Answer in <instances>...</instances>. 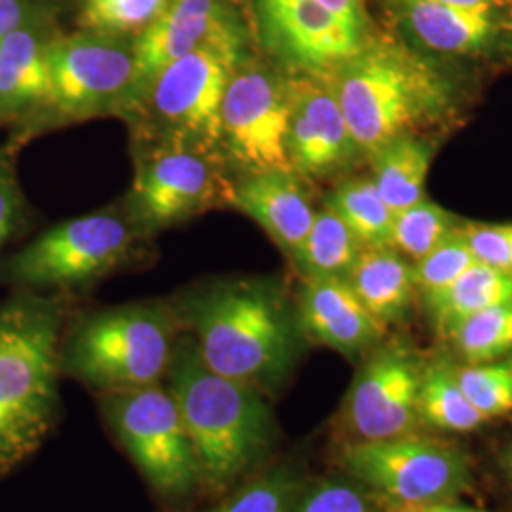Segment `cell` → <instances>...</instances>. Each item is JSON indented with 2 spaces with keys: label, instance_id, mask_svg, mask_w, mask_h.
Listing matches in <instances>:
<instances>
[{
  "label": "cell",
  "instance_id": "15",
  "mask_svg": "<svg viewBox=\"0 0 512 512\" xmlns=\"http://www.w3.org/2000/svg\"><path fill=\"white\" fill-rule=\"evenodd\" d=\"M287 150L294 173L308 177H329L361 158L325 76H293Z\"/></svg>",
  "mask_w": 512,
  "mask_h": 512
},
{
  "label": "cell",
  "instance_id": "25",
  "mask_svg": "<svg viewBox=\"0 0 512 512\" xmlns=\"http://www.w3.org/2000/svg\"><path fill=\"white\" fill-rule=\"evenodd\" d=\"M325 205L346 222L365 249L391 247L393 211L372 179H348L338 184Z\"/></svg>",
  "mask_w": 512,
  "mask_h": 512
},
{
  "label": "cell",
  "instance_id": "38",
  "mask_svg": "<svg viewBox=\"0 0 512 512\" xmlns=\"http://www.w3.org/2000/svg\"><path fill=\"white\" fill-rule=\"evenodd\" d=\"M437 2L459 8V10L499 14L512 19V0H437Z\"/></svg>",
  "mask_w": 512,
  "mask_h": 512
},
{
  "label": "cell",
  "instance_id": "29",
  "mask_svg": "<svg viewBox=\"0 0 512 512\" xmlns=\"http://www.w3.org/2000/svg\"><path fill=\"white\" fill-rule=\"evenodd\" d=\"M302 488V476L294 467L277 465L203 512H291Z\"/></svg>",
  "mask_w": 512,
  "mask_h": 512
},
{
  "label": "cell",
  "instance_id": "3",
  "mask_svg": "<svg viewBox=\"0 0 512 512\" xmlns=\"http://www.w3.org/2000/svg\"><path fill=\"white\" fill-rule=\"evenodd\" d=\"M164 380L192 440L203 488L213 494L232 490L274 440L264 393L211 370L190 336L177 340Z\"/></svg>",
  "mask_w": 512,
  "mask_h": 512
},
{
  "label": "cell",
  "instance_id": "34",
  "mask_svg": "<svg viewBox=\"0 0 512 512\" xmlns=\"http://www.w3.org/2000/svg\"><path fill=\"white\" fill-rule=\"evenodd\" d=\"M458 234L473 251L476 262L503 272H512V224H482L463 220Z\"/></svg>",
  "mask_w": 512,
  "mask_h": 512
},
{
  "label": "cell",
  "instance_id": "13",
  "mask_svg": "<svg viewBox=\"0 0 512 512\" xmlns=\"http://www.w3.org/2000/svg\"><path fill=\"white\" fill-rule=\"evenodd\" d=\"M217 158L177 143L154 148L137 165L129 196L133 224L154 232L203 213L222 192Z\"/></svg>",
  "mask_w": 512,
  "mask_h": 512
},
{
  "label": "cell",
  "instance_id": "33",
  "mask_svg": "<svg viewBox=\"0 0 512 512\" xmlns=\"http://www.w3.org/2000/svg\"><path fill=\"white\" fill-rule=\"evenodd\" d=\"M473 264H476L473 251L469 249L465 239L456 234L429 255L412 262L416 291L421 296L437 293L450 283H454L459 275L465 274Z\"/></svg>",
  "mask_w": 512,
  "mask_h": 512
},
{
  "label": "cell",
  "instance_id": "40",
  "mask_svg": "<svg viewBox=\"0 0 512 512\" xmlns=\"http://www.w3.org/2000/svg\"><path fill=\"white\" fill-rule=\"evenodd\" d=\"M499 467H501V473L505 476V480H507V484H509L512 492V444L501 452Z\"/></svg>",
  "mask_w": 512,
  "mask_h": 512
},
{
  "label": "cell",
  "instance_id": "39",
  "mask_svg": "<svg viewBox=\"0 0 512 512\" xmlns=\"http://www.w3.org/2000/svg\"><path fill=\"white\" fill-rule=\"evenodd\" d=\"M406 512H488L482 509H475L469 505H459L456 501H446V503H435V505H427L421 509H414V511Z\"/></svg>",
  "mask_w": 512,
  "mask_h": 512
},
{
  "label": "cell",
  "instance_id": "24",
  "mask_svg": "<svg viewBox=\"0 0 512 512\" xmlns=\"http://www.w3.org/2000/svg\"><path fill=\"white\" fill-rule=\"evenodd\" d=\"M363 249L346 222L325 205L315 213L308 236L291 258L304 279H348Z\"/></svg>",
  "mask_w": 512,
  "mask_h": 512
},
{
  "label": "cell",
  "instance_id": "19",
  "mask_svg": "<svg viewBox=\"0 0 512 512\" xmlns=\"http://www.w3.org/2000/svg\"><path fill=\"white\" fill-rule=\"evenodd\" d=\"M224 194L226 202L255 220L289 256L308 236L317 213L298 173L287 169L245 175Z\"/></svg>",
  "mask_w": 512,
  "mask_h": 512
},
{
  "label": "cell",
  "instance_id": "35",
  "mask_svg": "<svg viewBox=\"0 0 512 512\" xmlns=\"http://www.w3.org/2000/svg\"><path fill=\"white\" fill-rule=\"evenodd\" d=\"M23 211V198L16 175L6 160H0V228L16 230Z\"/></svg>",
  "mask_w": 512,
  "mask_h": 512
},
{
  "label": "cell",
  "instance_id": "2",
  "mask_svg": "<svg viewBox=\"0 0 512 512\" xmlns=\"http://www.w3.org/2000/svg\"><path fill=\"white\" fill-rule=\"evenodd\" d=\"M181 321L205 365L262 393L285 380L298 355V315L270 281L232 279L200 289L186 296Z\"/></svg>",
  "mask_w": 512,
  "mask_h": 512
},
{
  "label": "cell",
  "instance_id": "41",
  "mask_svg": "<svg viewBox=\"0 0 512 512\" xmlns=\"http://www.w3.org/2000/svg\"><path fill=\"white\" fill-rule=\"evenodd\" d=\"M12 234H14V230H10V228H0V249H2V245L10 239Z\"/></svg>",
  "mask_w": 512,
  "mask_h": 512
},
{
  "label": "cell",
  "instance_id": "32",
  "mask_svg": "<svg viewBox=\"0 0 512 512\" xmlns=\"http://www.w3.org/2000/svg\"><path fill=\"white\" fill-rule=\"evenodd\" d=\"M291 512H380L376 497L353 478H327L302 488Z\"/></svg>",
  "mask_w": 512,
  "mask_h": 512
},
{
  "label": "cell",
  "instance_id": "31",
  "mask_svg": "<svg viewBox=\"0 0 512 512\" xmlns=\"http://www.w3.org/2000/svg\"><path fill=\"white\" fill-rule=\"evenodd\" d=\"M459 389L476 412L486 421L512 412V366L503 363H482L454 368Z\"/></svg>",
  "mask_w": 512,
  "mask_h": 512
},
{
  "label": "cell",
  "instance_id": "30",
  "mask_svg": "<svg viewBox=\"0 0 512 512\" xmlns=\"http://www.w3.org/2000/svg\"><path fill=\"white\" fill-rule=\"evenodd\" d=\"M169 0H84L86 31L110 37H139L164 12Z\"/></svg>",
  "mask_w": 512,
  "mask_h": 512
},
{
  "label": "cell",
  "instance_id": "4",
  "mask_svg": "<svg viewBox=\"0 0 512 512\" xmlns=\"http://www.w3.org/2000/svg\"><path fill=\"white\" fill-rule=\"evenodd\" d=\"M61 311L23 298L0 308V476L29 458L57 412Z\"/></svg>",
  "mask_w": 512,
  "mask_h": 512
},
{
  "label": "cell",
  "instance_id": "14",
  "mask_svg": "<svg viewBox=\"0 0 512 512\" xmlns=\"http://www.w3.org/2000/svg\"><path fill=\"white\" fill-rule=\"evenodd\" d=\"M260 18L270 46L304 74L327 76L370 38L315 0H260Z\"/></svg>",
  "mask_w": 512,
  "mask_h": 512
},
{
  "label": "cell",
  "instance_id": "27",
  "mask_svg": "<svg viewBox=\"0 0 512 512\" xmlns=\"http://www.w3.org/2000/svg\"><path fill=\"white\" fill-rule=\"evenodd\" d=\"M461 224L463 220L454 213L423 198L393 215L391 247L416 262L435 251L444 241L454 238Z\"/></svg>",
  "mask_w": 512,
  "mask_h": 512
},
{
  "label": "cell",
  "instance_id": "42",
  "mask_svg": "<svg viewBox=\"0 0 512 512\" xmlns=\"http://www.w3.org/2000/svg\"><path fill=\"white\" fill-rule=\"evenodd\" d=\"M507 363L512 366V351L509 353V357H507Z\"/></svg>",
  "mask_w": 512,
  "mask_h": 512
},
{
  "label": "cell",
  "instance_id": "6",
  "mask_svg": "<svg viewBox=\"0 0 512 512\" xmlns=\"http://www.w3.org/2000/svg\"><path fill=\"white\" fill-rule=\"evenodd\" d=\"M338 465L391 512L456 501L473 484L471 459L459 446L418 433L346 442Z\"/></svg>",
  "mask_w": 512,
  "mask_h": 512
},
{
  "label": "cell",
  "instance_id": "20",
  "mask_svg": "<svg viewBox=\"0 0 512 512\" xmlns=\"http://www.w3.org/2000/svg\"><path fill=\"white\" fill-rule=\"evenodd\" d=\"M46 40L37 25L23 27L0 44V118H23L52 110Z\"/></svg>",
  "mask_w": 512,
  "mask_h": 512
},
{
  "label": "cell",
  "instance_id": "28",
  "mask_svg": "<svg viewBox=\"0 0 512 512\" xmlns=\"http://www.w3.org/2000/svg\"><path fill=\"white\" fill-rule=\"evenodd\" d=\"M450 342L465 365L494 363L512 351V300L495 304L465 319Z\"/></svg>",
  "mask_w": 512,
  "mask_h": 512
},
{
  "label": "cell",
  "instance_id": "5",
  "mask_svg": "<svg viewBox=\"0 0 512 512\" xmlns=\"http://www.w3.org/2000/svg\"><path fill=\"white\" fill-rule=\"evenodd\" d=\"M177 313L162 302L95 311L80 319L59 366L99 393L162 382L177 348Z\"/></svg>",
  "mask_w": 512,
  "mask_h": 512
},
{
  "label": "cell",
  "instance_id": "11",
  "mask_svg": "<svg viewBox=\"0 0 512 512\" xmlns=\"http://www.w3.org/2000/svg\"><path fill=\"white\" fill-rule=\"evenodd\" d=\"M52 110L74 120L135 109L133 42L86 31L46 44Z\"/></svg>",
  "mask_w": 512,
  "mask_h": 512
},
{
  "label": "cell",
  "instance_id": "8",
  "mask_svg": "<svg viewBox=\"0 0 512 512\" xmlns=\"http://www.w3.org/2000/svg\"><path fill=\"white\" fill-rule=\"evenodd\" d=\"M101 408L116 439L158 494L181 499L202 486L192 440L167 385L101 393Z\"/></svg>",
  "mask_w": 512,
  "mask_h": 512
},
{
  "label": "cell",
  "instance_id": "12",
  "mask_svg": "<svg viewBox=\"0 0 512 512\" xmlns=\"http://www.w3.org/2000/svg\"><path fill=\"white\" fill-rule=\"evenodd\" d=\"M423 368L425 363L403 344L376 346L366 353L342 404L340 423L348 442L418 433Z\"/></svg>",
  "mask_w": 512,
  "mask_h": 512
},
{
  "label": "cell",
  "instance_id": "1",
  "mask_svg": "<svg viewBox=\"0 0 512 512\" xmlns=\"http://www.w3.org/2000/svg\"><path fill=\"white\" fill-rule=\"evenodd\" d=\"M361 156L397 137L420 135L458 114L452 76L418 48L397 38H368L325 76Z\"/></svg>",
  "mask_w": 512,
  "mask_h": 512
},
{
  "label": "cell",
  "instance_id": "17",
  "mask_svg": "<svg viewBox=\"0 0 512 512\" xmlns=\"http://www.w3.org/2000/svg\"><path fill=\"white\" fill-rule=\"evenodd\" d=\"M239 27L241 23L228 0H169L160 18L133 40L137 67L135 107L148 82L169 63Z\"/></svg>",
  "mask_w": 512,
  "mask_h": 512
},
{
  "label": "cell",
  "instance_id": "21",
  "mask_svg": "<svg viewBox=\"0 0 512 512\" xmlns=\"http://www.w3.org/2000/svg\"><path fill=\"white\" fill-rule=\"evenodd\" d=\"M348 281L366 310L385 329L406 319L418 294L412 264L393 247L363 249Z\"/></svg>",
  "mask_w": 512,
  "mask_h": 512
},
{
  "label": "cell",
  "instance_id": "18",
  "mask_svg": "<svg viewBox=\"0 0 512 512\" xmlns=\"http://www.w3.org/2000/svg\"><path fill=\"white\" fill-rule=\"evenodd\" d=\"M296 315L308 340L349 359L370 353L384 338V325L370 315L342 277L304 279Z\"/></svg>",
  "mask_w": 512,
  "mask_h": 512
},
{
  "label": "cell",
  "instance_id": "7",
  "mask_svg": "<svg viewBox=\"0 0 512 512\" xmlns=\"http://www.w3.org/2000/svg\"><path fill=\"white\" fill-rule=\"evenodd\" d=\"M243 59L245 35L239 27L169 63L148 82L137 107L147 105L164 143L220 156V107Z\"/></svg>",
  "mask_w": 512,
  "mask_h": 512
},
{
  "label": "cell",
  "instance_id": "36",
  "mask_svg": "<svg viewBox=\"0 0 512 512\" xmlns=\"http://www.w3.org/2000/svg\"><path fill=\"white\" fill-rule=\"evenodd\" d=\"M38 23L37 6L29 0H0V44L23 27Z\"/></svg>",
  "mask_w": 512,
  "mask_h": 512
},
{
  "label": "cell",
  "instance_id": "26",
  "mask_svg": "<svg viewBox=\"0 0 512 512\" xmlns=\"http://www.w3.org/2000/svg\"><path fill=\"white\" fill-rule=\"evenodd\" d=\"M418 412L421 425L446 433H469L486 423L459 389L454 368L444 363L423 368Z\"/></svg>",
  "mask_w": 512,
  "mask_h": 512
},
{
  "label": "cell",
  "instance_id": "22",
  "mask_svg": "<svg viewBox=\"0 0 512 512\" xmlns=\"http://www.w3.org/2000/svg\"><path fill=\"white\" fill-rule=\"evenodd\" d=\"M421 298L433 330L440 338L450 340L454 330L471 315L511 302L512 272L476 262L448 287Z\"/></svg>",
  "mask_w": 512,
  "mask_h": 512
},
{
  "label": "cell",
  "instance_id": "16",
  "mask_svg": "<svg viewBox=\"0 0 512 512\" xmlns=\"http://www.w3.org/2000/svg\"><path fill=\"white\" fill-rule=\"evenodd\" d=\"M389 21L410 46L439 55H482L512 35V19L459 10L437 0H382Z\"/></svg>",
  "mask_w": 512,
  "mask_h": 512
},
{
  "label": "cell",
  "instance_id": "37",
  "mask_svg": "<svg viewBox=\"0 0 512 512\" xmlns=\"http://www.w3.org/2000/svg\"><path fill=\"white\" fill-rule=\"evenodd\" d=\"M315 2L351 29L368 35V18H366L363 0H315Z\"/></svg>",
  "mask_w": 512,
  "mask_h": 512
},
{
  "label": "cell",
  "instance_id": "10",
  "mask_svg": "<svg viewBox=\"0 0 512 512\" xmlns=\"http://www.w3.org/2000/svg\"><path fill=\"white\" fill-rule=\"evenodd\" d=\"M137 226L107 209L65 220L21 249L8 274L21 285L71 289L84 287L118 268L133 247Z\"/></svg>",
  "mask_w": 512,
  "mask_h": 512
},
{
  "label": "cell",
  "instance_id": "9",
  "mask_svg": "<svg viewBox=\"0 0 512 512\" xmlns=\"http://www.w3.org/2000/svg\"><path fill=\"white\" fill-rule=\"evenodd\" d=\"M293 76L266 63L243 59L232 74L220 107V156L245 175L287 169V137Z\"/></svg>",
  "mask_w": 512,
  "mask_h": 512
},
{
  "label": "cell",
  "instance_id": "23",
  "mask_svg": "<svg viewBox=\"0 0 512 512\" xmlns=\"http://www.w3.org/2000/svg\"><path fill=\"white\" fill-rule=\"evenodd\" d=\"M437 147L421 135H403L374 152L372 183L395 213L425 198V183Z\"/></svg>",
  "mask_w": 512,
  "mask_h": 512
}]
</instances>
